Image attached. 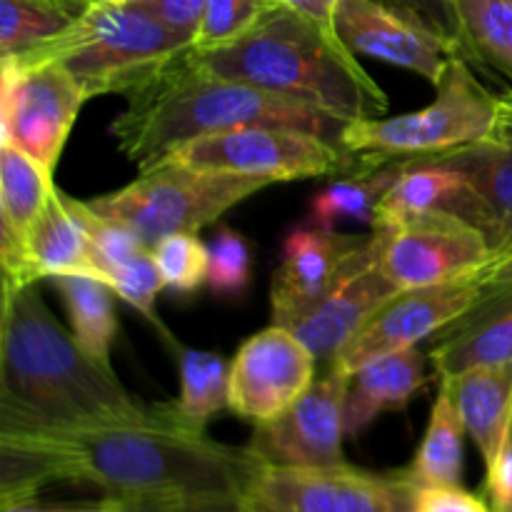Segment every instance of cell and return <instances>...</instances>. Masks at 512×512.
<instances>
[{
    "mask_svg": "<svg viewBox=\"0 0 512 512\" xmlns=\"http://www.w3.org/2000/svg\"><path fill=\"white\" fill-rule=\"evenodd\" d=\"M193 53L200 68L310 105L345 123L388 115V95L358 55L288 8H273L253 30L223 48Z\"/></svg>",
    "mask_w": 512,
    "mask_h": 512,
    "instance_id": "277c9868",
    "label": "cell"
},
{
    "mask_svg": "<svg viewBox=\"0 0 512 512\" xmlns=\"http://www.w3.org/2000/svg\"><path fill=\"white\" fill-rule=\"evenodd\" d=\"M380 243L378 265L395 290L453 283L493 260L485 235L453 213H428L393 230H373Z\"/></svg>",
    "mask_w": 512,
    "mask_h": 512,
    "instance_id": "8fae6325",
    "label": "cell"
},
{
    "mask_svg": "<svg viewBox=\"0 0 512 512\" xmlns=\"http://www.w3.org/2000/svg\"><path fill=\"white\" fill-rule=\"evenodd\" d=\"M490 505L498 512H512V455L493 480H488Z\"/></svg>",
    "mask_w": 512,
    "mask_h": 512,
    "instance_id": "60d3db41",
    "label": "cell"
},
{
    "mask_svg": "<svg viewBox=\"0 0 512 512\" xmlns=\"http://www.w3.org/2000/svg\"><path fill=\"white\" fill-rule=\"evenodd\" d=\"M55 178L15 145H0V263L3 288L35 283L28 265V240L43 215Z\"/></svg>",
    "mask_w": 512,
    "mask_h": 512,
    "instance_id": "ac0fdd59",
    "label": "cell"
},
{
    "mask_svg": "<svg viewBox=\"0 0 512 512\" xmlns=\"http://www.w3.org/2000/svg\"><path fill=\"white\" fill-rule=\"evenodd\" d=\"M268 3L278 5V8H288V10H293V13L303 15V18H308L310 23H315L318 28H323L325 33L340 40L338 25H335L340 0H268Z\"/></svg>",
    "mask_w": 512,
    "mask_h": 512,
    "instance_id": "f35d334b",
    "label": "cell"
},
{
    "mask_svg": "<svg viewBox=\"0 0 512 512\" xmlns=\"http://www.w3.org/2000/svg\"><path fill=\"white\" fill-rule=\"evenodd\" d=\"M173 503L168 498H123L118 512H168Z\"/></svg>",
    "mask_w": 512,
    "mask_h": 512,
    "instance_id": "7bdbcfd3",
    "label": "cell"
},
{
    "mask_svg": "<svg viewBox=\"0 0 512 512\" xmlns=\"http://www.w3.org/2000/svg\"><path fill=\"white\" fill-rule=\"evenodd\" d=\"M268 185V180L200 170L165 158L140 170L133 183L88 200V205L103 218L133 230L153 248L168 235L200 233Z\"/></svg>",
    "mask_w": 512,
    "mask_h": 512,
    "instance_id": "52a82bcc",
    "label": "cell"
},
{
    "mask_svg": "<svg viewBox=\"0 0 512 512\" xmlns=\"http://www.w3.org/2000/svg\"><path fill=\"white\" fill-rule=\"evenodd\" d=\"M512 360V288H495L470 313L443 330L430 350L440 380Z\"/></svg>",
    "mask_w": 512,
    "mask_h": 512,
    "instance_id": "7402d4cb",
    "label": "cell"
},
{
    "mask_svg": "<svg viewBox=\"0 0 512 512\" xmlns=\"http://www.w3.org/2000/svg\"><path fill=\"white\" fill-rule=\"evenodd\" d=\"M263 463L185 425L173 403L148 423L0 430V503L38 498L50 483L93 485L110 498L243 493Z\"/></svg>",
    "mask_w": 512,
    "mask_h": 512,
    "instance_id": "6da1fadb",
    "label": "cell"
},
{
    "mask_svg": "<svg viewBox=\"0 0 512 512\" xmlns=\"http://www.w3.org/2000/svg\"><path fill=\"white\" fill-rule=\"evenodd\" d=\"M253 283V250L243 233L220 225L208 243V288L218 298H243Z\"/></svg>",
    "mask_w": 512,
    "mask_h": 512,
    "instance_id": "4dcf8cb0",
    "label": "cell"
},
{
    "mask_svg": "<svg viewBox=\"0 0 512 512\" xmlns=\"http://www.w3.org/2000/svg\"><path fill=\"white\" fill-rule=\"evenodd\" d=\"M503 100V98H500ZM500 130H512V108H505L503 105V113H500V125H498V133Z\"/></svg>",
    "mask_w": 512,
    "mask_h": 512,
    "instance_id": "ee69618b",
    "label": "cell"
},
{
    "mask_svg": "<svg viewBox=\"0 0 512 512\" xmlns=\"http://www.w3.org/2000/svg\"><path fill=\"white\" fill-rule=\"evenodd\" d=\"M415 485L403 470L370 473L338 468H270L243 490L250 512H413Z\"/></svg>",
    "mask_w": 512,
    "mask_h": 512,
    "instance_id": "9c48e42d",
    "label": "cell"
},
{
    "mask_svg": "<svg viewBox=\"0 0 512 512\" xmlns=\"http://www.w3.org/2000/svg\"><path fill=\"white\" fill-rule=\"evenodd\" d=\"M108 3H115V5H123V3H133V0H108Z\"/></svg>",
    "mask_w": 512,
    "mask_h": 512,
    "instance_id": "7dc6e473",
    "label": "cell"
},
{
    "mask_svg": "<svg viewBox=\"0 0 512 512\" xmlns=\"http://www.w3.org/2000/svg\"><path fill=\"white\" fill-rule=\"evenodd\" d=\"M165 288L178 293H195L208 283V245L195 233H178L158 240L150 248Z\"/></svg>",
    "mask_w": 512,
    "mask_h": 512,
    "instance_id": "d6a6232c",
    "label": "cell"
},
{
    "mask_svg": "<svg viewBox=\"0 0 512 512\" xmlns=\"http://www.w3.org/2000/svg\"><path fill=\"white\" fill-rule=\"evenodd\" d=\"M200 170L248 175L273 183L338 175L355 163L340 143L295 128H235L180 145L168 155Z\"/></svg>",
    "mask_w": 512,
    "mask_h": 512,
    "instance_id": "ba28073f",
    "label": "cell"
},
{
    "mask_svg": "<svg viewBox=\"0 0 512 512\" xmlns=\"http://www.w3.org/2000/svg\"><path fill=\"white\" fill-rule=\"evenodd\" d=\"M465 428L450 390L440 383L428 430L413 463L403 470L415 488L425 485H460L465 473Z\"/></svg>",
    "mask_w": 512,
    "mask_h": 512,
    "instance_id": "484cf974",
    "label": "cell"
},
{
    "mask_svg": "<svg viewBox=\"0 0 512 512\" xmlns=\"http://www.w3.org/2000/svg\"><path fill=\"white\" fill-rule=\"evenodd\" d=\"M350 375L330 368L290 410L255 425L248 448L270 468H338L345 465V393Z\"/></svg>",
    "mask_w": 512,
    "mask_h": 512,
    "instance_id": "5bb4252c",
    "label": "cell"
},
{
    "mask_svg": "<svg viewBox=\"0 0 512 512\" xmlns=\"http://www.w3.org/2000/svg\"><path fill=\"white\" fill-rule=\"evenodd\" d=\"M440 210L473 225L478 223V205L468 178L438 158H415L405 163L403 173L380 200L370 228L393 230L408 220Z\"/></svg>",
    "mask_w": 512,
    "mask_h": 512,
    "instance_id": "44dd1931",
    "label": "cell"
},
{
    "mask_svg": "<svg viewBox=\"0 0 512 512\" xmlns=\"http://www.w3.org/2000/svg\"><path fill=\"white\" fill-rule=\"evenodd\" d=\"M460 55L512 83V0H453Z\"/></svg>",
    "mask_w": 512,
    "mask_h": 512,
    "instance_id": "4316f807",
    "label": "cell"
},
{
    "mask_svg": "<svg viewBox=\"0 0 512 512\" xmlns=\"http://www.w3.org/2000/svg\"><path fill=\"white\" fill-rule=\"evenodd\" d=\"M478 278L483 280L485 290L512 288V253L490 260L483 270H478Z\"/></svg>",
    "mask_w": 512,
    "mask_h": 512,
    "instance_id": "b9f144b4",
    "label": "cell"
},
{
    "mask_svg": "<svg viewBox=\"0 0 512 512\" xmlns=\"http://www.w3.org/2000/svg\"><path fill=\"white\" fill-rule=\"evenodd\" d=\"M68 308L70 330L88 355L110 365V348L118 335L113 293L108 283L88 275H63L53 280Z\"/></svg>",
    "mask_w": 512,
    "mask_h": 512,
    "instance_id": "83f0119b",
    "label": "cell"
},
{
    "mask_svg": "<svg viewBox=\"0 0 512 512\" xmlns=\"http://www.w3.org/2000/svg\"><path fill=\"white\" fill-rule=\"evenodd\" d=\"M190 48L188 40L160 23L138 0L123 5L93 0L70 28L10 60L23 68L63 65L88 98H95L128 95Z\"/></svg>",
    "mask_w": 512,
    "mask_h": 512,
    "instance_id": "5b68a950",
    "label": "cell"
},
{
    "mask_svg": "<svg viewBox=\"0 0 512 512\" xmlns=\"http://www.w3.org/2000/svg\"><path fill=\"white\" fill-rule=\"evenodd\" d=\"M385 5H393L400 13L413 15L420 23L430 25L438 33L458 40V23H455L453 0H380Z\"/></svg>",
    "mask_w": 512,
    "mask_h": 512,
    "instance_id": "8d00e7d4",
    "label": "cell"
},
{
    "mask_svg": "<svg viewBox=\"0 0 512 512\" xmlns=\"http://www.w3.org/2000/svg\"><path fill=\"white\" fill-rule=\"evenodd\" d=\"M253 125L305 130L335 143L348 128L345 120L323 110L210 73L185 50L125 95L110 135L120 153L145 170L190 140Z\"/></svg>",
    "mask_w": 512,
    "mask_h": 512,
    "instance_id": "3957f363",
    "label": "cell"
},
{
    "mask_svg": "<svg viewBox=\"0 0 512 512\" xmlns=\"http://www.w3.org/2000/svg\"><path fill=\"white\" fill-rule=\"evenodd\" d=\"M430 158L443 160L468 178L478 205L475 225L490 243L493 258L512 253V130Z\"/></svg>",
    "mask_w": 512,
    "mask_h": 512,
    "instance_id": "ffe728a7",
    "label": "cell"
},
{
    "mask_svg": "<svg viewBox=\"0 0 512 512\" xmlns=\"http://www.w3.org/2000/svg\"><path fill=\"white\" fill-rule=\"evenodd\" d=\"M145 10L155 15L160 23L168 25L173 33L193 45L198 35L200 18H203L205 0H138Z\"/></svg>",
    "mask_w": 512,
    "mask_h": 512,
    "instance_id": "d590c367",
    "label": "cell"
},
{
    "mask_svg": "<svg viewBox=\"0 0 512 512\" xmlns=\"http://www.w3.org/2000/svg\"><path fill=\"white\" fill-rule=\"evenodd\" d=\"M163 413L165 403L138 400L113 365L80 348L35 283L3 288L0 430L148 423Z\"/></svg>",
    "mask_w": 512,
    "mask_h": 512,
    "instance_id": "7a4b0ae2",
    "label": "cell"
},
{
    "mask_svg": "<svg viewBox=\"0 0 512 512\" xmlns=\"http://www.w3.org/2000/svg\"><path fill=\"white\" fill-rule=\"evenodd\" d=\"M413 512H498L463 485H425L415 488Z\"/></svg>",
    "mask_w": 512,
    "mask_h": 512,
    "instance_id": "e575fe53",
    "label": "cell"
},
{
    "mask_svg": "<svg viewBox=\"0 0 512 512\" xmlns=\"http://www.w3.org/2000/svg\"><path fill=\"white\" fill-rule=\"evenodd\" d=\"M378 253V238L370 235L340 283L318 303L283 323V328L293 330L323 363L333 365L345 345L358 335V330L398 293L380 273Z\"/></svg>",
    "mask_w": 512,
    "mask_h": 512,
    "instance_id": "2e32d148",
    "label": "cell"
},
{
    "mask_svg": "<svg viewBox=\"0 0 512 512\" xmlns=\"http://www.w3.org/2000/svg\"><path fill=\"white\" fill-rule=\"evenodd\" d=\"M453 395L468 435L485 460L488 480L512 455V360L440 380Z\"/></svg>",
    "mask_w": 512,
    "mask_h": 512,
    "instance_id": "d6986e66",
    "label": "cell"
},
{
    "mask_svg": "<svg viewBox=\"0 0 512 512\" xmlns=\"http://www.w3.org/2000/svg\"><path fill=\"white\" fill-rule=\"evenodd\" d=\"M28 265L35 283L43 278H63V275L98 278L88 230L70 205V195L60 193L58 188L53 190L43 215L30 233Z\"/></svg>",
    "mask_w": 512,
    "mask_h": 512,
    "instance_id": "cb8c5ba5",
    "label": "cell"
},
{
    "mask_svg": "<svg viewBox=\"0 0 512 512\" xmlns=\"http://www.w3.org/2000/svg\"><path fill=\"white\" fill-rule=\"evenodd\" d=\"M335 25L350 53L410 70L433 88L443 80L450 58L460 55L458 40L380 0H340Z\"/></svg>",
    "mask_w": 512,
    "mask_h": 512,
    "instance_id": "9a60e30c",
    "label": "cell"
},
{
    "mask_svg": "<svg viewBox=\"0 0 512 512\" xmlns=\"http://www.w3.org/2000/svg\"><path fill=\"white\" fill-rule=\"evenodd\" d=\"M485 293L488 290L478 273L453 283L400 290L358 330V335L345 345L330 368L355 375L383 355L418 348L423 340L440 335L455 320L470 313L485 298Z\"/></svg>",
    "mask_w": 512,
    "mask_h": 512,
    "instance_id": "7c38bea8",
    "label": "cell"
},
{
    "mask_svg": "<svg viewBox=\"0 0 512 512\" xmlns=\"http://www.w3.org/2000/svg\"><path fill=\"white\" fill-rule=\"evenodd\" d=\"M313 350L283 325L245 340L230 363L228 410L253 425L270 423L293 408L315 383Z\"/></svg>",
    "mask_w": 512,
    "mask_h": 512,
    "instance_id": "4fadbf2b",
    "label": "cell"
},
{
    "mask_svg": "<svg viewBox=\"0 0 512 512\" xmlns=\"http://www.w3.org/2000/svg\"><path fill=\"white\" fill-rule=\"evenodd\" d=\"M433 103L395 118H363L343 130V148L355 158L415 160L483 143L498 133L503 100L490 93L470 60L453 55Z\"/></svg>",
    "mask_w": 512,
    "mask_h": 512,
    "instance_id": "8992f818",
    "label": "cell"
},
{
    "mask_svg": "<svg viewBox=\"0 0 512 512\" xmlns=\"http://www.w3.org/2000/svg\"><path fill=\"white\" fill-rule=\"evenodd\" d=\"M108 285L123 303H128L130 308L138 310L148 323H153L168 343H175V340L170 338L168 330H165V325L160 323L158 313H155V303H158V295L160 290L165 288V283L163 278H160V270L158 265H155L150 250L138 255L135 260H130V263L123 265L120 270H115V273L110 275Z\"/></svg>",
    "mask_w": 512,
    "mask_h": 512,
    "instance_id": "836d02e7",
    "label": "cell"
},
{
    "mask_svg": "<svg viewBox=\"0 0 512 512\" xmlns=\"http://www.w3.org/2000/svg\"><path fill=\"white\" fill-rule=\"evenodd\" d=\"M0 63V145H15L55 175L88 93L63 65L23 68L10 58Z\"/></svg>",
    "mask_w": 512,
    "mask_h": 512,
    "instance_id": "30bf717a",
    "label": "cell"
},
{
    "mask_svg": "<svg viewBox=\"0 0 512 512\" xmlns=\"http://www.w3.org/2000/svg\"><path fill=\"white\" fill-rule=\"evenodd\" d=\"M365 243L368 240L358 235L315 228L308 220L288 228L280 265L270 285L273 323L283 325L295 313L328 295L358 258Z\"/></svg>",
    "mask_w": 512,
    "mask_h": 512,
    "instance_id": "e0dca14e",
    "label": "cell"
},
{
    "mask_svg": "<svg viewBox=\"0 0 512 512\" xmlns=\"http://www.w3.org/2000/svg\"><path fill=\"white\" fill-rule=\"evenodd\" d=\"M270 8L273 5L268 0H205L193 50L205 53L235 43L248 30H253Z\"/></svg>",
    "mask_w": 512,
    "mask_h": 512,
    "instance_id": "1f68e13d",
    "label": "cell"
},
{
    "mask_svg": "<svg viewBox=\"0 0 512 512\" xmlns=\"http://www.w3.org/2000/svg\"><path fill=\"white\" fill-rule=\"evenodd\" d=\"M58 3L75 5V8H90V3H93V0H58Z\"/></svg>",
    "mask_w": 512,
    "mask_h": 512,
    "instance_id": "f6af8a7d",
    "label": "cell"
},
{
    "mask_svg": "<svg viewBox=\"0 0 512 512\" xmlns=\"http://www.w3.org/2000/svg\"><path fill=\"white\" fill-rule=\"evenodd\" d=\"M428 380V358L420 348L398 350L350 375L345 393V435L355 438L383 413L408 408Z\"/></svg>",
    "mask_w": 512,
    "mask_h": 512,
    "instance_id": "603a6c76",
    "label": "cell"
},
{
    "mask_svg": "<svg viewBox=\"0 0 512 512\" xmlns=\"http://www.w3.org/2000/svg\"><path fill=\"white\" fill-rule=\"evenodd\" d=\"M178 358L180 395L173 400V408L185 425L195 430H205V425L228 408L230 388V363L220 353L210 350L185 348L170 343Z\"/></svg>",
    "mask_w": 512,
    "mask_h": 512,
    "instance_id": "f1b7e54d",
    "label": "cell"
},
{
    "mask_svg": "<svg viewBox=\"0 0 512 512\" xmlns=\"http://www.w3.org/2000/svg\"><path fill=\"white\" fill-rule=\"evenodd\" d=\"M120 503L123 498H110V495L88 503H43L38 498H20L3 500L0 512H118Z\"/></svg>",
    "mask_w": 512,
    "mask_h": 512,
    "instance_id": "74e56055",
    "label": "cell"
},
{
    "mask_svg": "<svg viewBox=\"0 0 512 512\" xmlns=\"http://www.w3.org/2000/svg\"><path fill=\"white\" fill-rule=\"evenodd\" d=\"M85 10L58 0H0V60L48 43Z\"/></svg>",
    "mask_w": 512,
    "mask_h": 512,
    "instance_id": "f546056e",
    "label": "cell"
},
{
    "mask_svg": "<svg viewBox=\"0 0 512 512\" xmlns=\"http://www.w3.org/2000/svg\"><path fill=\"white\" fill-rule=\"evenodd\" d=\"M168 512H250L243 493L228 495H198V498L175 500Z\"/></svg>",
    "mask_w": 512,
    "mask_h": 512,
    "instance_id": "ab89813d",
    "label": "cell"
},
{
    "mask_svg": "<svg viewBox=\"0 0 512 512\" xmlns=\"http://www.w3.org/2000/svg\"><path fill=\"white\" fill-rule=\"evenodd\" d=\"M500 98H503V105H505V108H512V93H508V95H500Z\"/></svg>",
    "mask_w": 512,
    "mask_h": 512,
    "instance_id": "bcb514c9",
    "label": "cell"
},
{
    "mask_svg": "<svg viewBox=\"0 0 512 512\" xmlns=\"http://www.w3.org/2000/svg\"><path fill=\"white\" fill-rule=\"evenodd\" d=\"M358 160V173L335 180L310 198L308 218H305L310 225L323 230H335L343 223L373 225L380 200L403 173L408 160H390V163L378 158Z\"/></svg>",
    "mask_w": 512,
    "mask_h": 512,
    "instance_id": "d4e9b609",
    "label": "cell"
}]
</instances>
